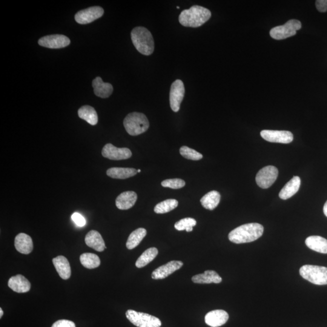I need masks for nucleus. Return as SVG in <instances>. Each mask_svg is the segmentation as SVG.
Masks as SVG:
<instances>
[{
    "mask_svg": "<svg viewBox=\"0 0 327 327\" xmlns=\"http://www.w3.org/2000/svg\"><path fill=\"white\" fill-rule=\"evenodd\" d=\"M80 118L85 120L92 126L96 125L98 122V117L94 108L90 106H82L78 111Z\"/></svg>",
    "mask_w": 327,
    "mask_h": 327,
    "instance_id": "nucleus-26",
    "label": "nucleus"
},
{
    "mask_svg": "<svg viewBox=\"0 0 327 327\" xmlns=\"http://www.w3.org/2000/svg\"><path fill=\"white\" fill-rule=\"evenodd\" d=\"M8 286L14 292L18 294L30 292L31 288L30 281L22 274L11 277L8 281Z\"/></svg>",
    "mask_w": 327,
    "mask_h": 327,
    "instance_id": "nucleus-16",
    "label": "nucleus"
},
{
    "mask_svg": "<svg viewBox=\"0 0 327 327\" xmlns=\"http://www.w3.org/2000/svg\"><path fill=\"white\" fill-rule=\"evenodd\" d=\"M316 6L320 12H326L327 11V0H317L316 1Z\"/></svg>",
    "mask_w": 327,
    "mask_h": 327,
    "instance_id": "nucleus-37",
    "label": "nucleus"
},
{
    "mask_svg": "<svg viewBox=\"0 0 327 327\" xmlns=\"http://www.w3.org/2000/svg\"><path fill=\"white\" fill-rule=\"evenodd\" d=\"M184 94V85L182 80H176L172 83L170 91V104L172 110L174 112L180 110Z\"/></svg>",
    "mask_w": 327,
    "mask_h": 327,
    "instance_id": "nucleus-9",
    "label": "nucleus"
},
{
    "mask_svg": "<svg viewBox=\"0 0 327 327\" xmlns=\"http://www.w3.org/2000/svg\"><path fill=\"white\" fill-rule=\"evenodd\" d=\"M302 24L299 20H291L285 24L272 28L270 32L272 38L277 40H284L296 35V32L300 30Z\"/></svg>",
    "mask_w": 327,
    "mask_h": 327,
    "instance_id": "nucleus-7",
    "label": "nucleus"
},
{
    "mask_svg": "<svg viewBox=\"0 0 327 327\" xmlns=\"http://www.w3.org/2000/svg\"><path fill=\"white\" fill-rule=\"evenodd\" d=\"M300 274L304 279L315 285L327 284V268L325 266H303L300 270Z\"/></svg>",
    "mask_w": 327,
    "mask_h": 327,
    "instance_id": "nucleus-5",
    "label": "nucleus"
},
{
    "mask_svg": "<svg viewBox=\"0 0 327 327\" xmlns=\"http://www.w3.org/2000/svg\"><path fill=\"white\" fill-rule=\"evenodd\" d=\"M124 128L132 136H137L146 132L149 128V122L144 114L132 112L128 114L124 120Z\"/></svg>",
    "mask_w": 327,
    "mask_h": 327,
    "instance_id": "nucleus-4",
    "label": "nucleus"
},
{
    "mask_svg": "<svg viewBox=\"0 0 327 327\" xmlns=\"http://www.w3.org/2000/svg\"><path fill=\"white\" fill-rule=\"evenodd\" d=\"M212 14L208 8L193 6L189 10H184L179 16L180 24L185 27L198 28L210 18Z\"/></svg>",
    "mask_w": 327,
    "mask_h": 327,
    "instance_id": "nucleus-2",
    "label": "nucleus"
},
{
    "mask_svg": "<svg viewBox=\"0 0 327 327\" xmlns=\"http://www.w3.org/2000/svg\"><path fill=\"white\" fill-rule=\"evenodd\" d=\"M15 246L17 251L22 254H28L33 250L32 240L28 234L22 233L16 237Z\"/></svg>",
    "mask_w": 327,
    "mask_h": 327,
    "instance_id": "nucleus-18",
    "label": "nucleus"
},
{
    "mask_svg": "<svg viewBox=\"0 0 327 327\" xmlns=\"http://www.w3.org/2000/svg\"><path fill=\"white\" fill-rule=\"evenodd\" d=\"M158 254V250L156 248H152L146 250L140 255L136 260V266L138 268H142L151 262Z\"/></svg>",
    "mask_w": 327,
    "mask_h": 327,
    "instance_id": "nucleus-29",
    "label": "nucleus"
},
{
    "mask_svg": "<svg viewBox=\"0 0 327 327\" xmlns=\"http://www.w3.org/2000/svg\"><path fill=\"white\" fill-rule=\"evenodd\" d=\"M80 260L82 266L88 269L98 268L101 264L100 258L94 254H83L80 256Z\"/></svg>",
    "mask_w": 327,
    "mask_h": 327,
    "instance_id": "nucleus-30",
    "label": "nucleus"
},
{
    "mask_svg": "<svg viewBox=\"0 0 327 327\" xmlns=\"http://www.w3.org/2000/svg\"><path fill=\"white\" fill-rule=\"evenodd\" d=\"M52 327H76V326L72 321L62 320L56 321Z\"/></svg>",
    "mask_w": 327,
    "mask_h": 327,
    "instance_id": "nucleus-36",
    "label": "nucleus"
},
{
    "mask_svg": "<svg viewBox=\"0 0 327 327\" xmlns=\"http://www.w3.org/2000/svg\"><path fill=\"white\" fill-rule=\"evenodd\" d=\"M140 170H138V173H140Z\"/></svg>",
    "mask_w": 327,
    "mask_h": 327,
    "instance_id": "nucleus-40",
    "label": "nucleus"
},
{
    "mask_svg": "<svg viewBox=\"0 0 327 327\" xmlns=\"http://www.w3.org/2000/svg\"><path fill=\"white\" fill-rule=\"evenodd\" d=\"M72 220L77 226H83L86 225L85 218L78 213H74L72 215Z\"/></svg>",
    "mask_w": 327,
    "mask_h": 327,
    "instance_id": "nucleus-35",
    "label": "nucleus"
},
{
    "mask_svg": "<svg viewBox=\"0 0 327 327\" xmlns=\"http://www.w3.org/2000/svg\"><path fill=\"white\" fill-rule=\"evenodd\" d=\"M192 281L196 284H219L222 282V278L214 270H206L202 274L195 275L192 278Z\"/></svg>",
    "mask_w": 327,
    "mask_h": 327,
    "instance_id": "nucleus-25",
    "label": "nucleus"
},
{
    "mask_svg": "<svg viewBox=\"0 0 327 327\" xmlns=\"http://www.w3.org/2000/svg\"><path fill=\"white\" fill-rule=\"evenodd\" d=\"M178 10H180V7H177Z\"/></svg>",
    "mask_w": 327,
    "mask_h": 327,
    "instance_id": "nucleus-41",
    "label": "nucleus"
},
{
    "mask_svg": "<svg viewBox=\"0 0 327 327\" xmlns=\"http://www.w3.org/2000/svg\"><path fill=\"white\" fill-rule=\"evenodd\" d=\"M134 46L140 53L150 56L154 52V40L150 32L144 27L134 28L131 32Z\"/></svg>",
    "mask_w": 327,
    "mask_h": 327,
    "instance_id": "nucleus-3",
    "label": "nucleus"
},
{
    "mask_svg": "<svg viewBox=\"0 0 327 327\" xmlns=\"http://www.w3.org/2000/svg\"><path fill=\"white\" fill-rule=\"evenodd\" d=\"M2 315H4V311H2V308H0V318H2Z\"/></svg>",
    "mask_w": 327,
    "mask_h": 327,
    "instance_id": "nucleus-39",
    "label": "nucleus"
},
{
    "mask_svg": "<svg viewBox=\"0 0 327 327\" xmlns=\"http://www.w3.org/2000/svg\"><path fill=\"white\" fill-rule=\"evenodd\" d=\"M178 206V200L174 199H168L160 202L154 206V212L158 214L168 213L174 210Z\"/></svg>",
    "mask_w": 327,
    "mask_h": 327,
    "instance_id": "nucleus-31",
    "label": "nucleus"
},
{
    "mask_svg": "<svg viewBox=\"0 0 327 327\" xmlns=\"http://www.w3.org/2000/svg\"><path fill=\"white\" fill-rule=\"evenodd\" d=\"M220 194L217 191H211L200 199L202 206L209 210H213L219 204Z\"/></svg>",
    "mask_w": 327,
    "mask_h": 327,
    "instance_id": "nucleus-27",
    "label": "nucleus"
},
{
    "mask_svg": "<svg viewBox=\"0 0 327 327\" xmlns=\"http://www.w3.org/2000/svg\"><path fill=\"white\" fill-rule=\"evenodd\" d=\"M92 86L94 94L102 98H107L111 96L114 91L112 85L110 83L103 82L100 76L93 80Z\"/></svg>",
    "mask_w": 327,
    "mask_h": 327,
    "instance_id": "nucleus-21",
    "label": "nucleus"
},
{
    "mask_svg": "<svg viewBox=\"0 0 327 327\" xmlns=\"http://www.w3.org/2000/svg\"><path fill=\"white\" fill-rule=\"evenodd\" d=\"M126 317L132 324L138 327H160L162 322L156 317L144 312H137L128 310L126 314Z\"/></svg>",
    "mask_w": 327,
    "mask_h": 327,
    "instance_id": "nucleus-6",
    "label": "nucleus"
},
{
    "mask_svg": "<svg viewBox=\"0 0 327 327\" xmlns=\"http://www.w3.org/2000/svg\"><path fill=\"white\" fill-rule=\"evenodd\" d=\"M300 179L299 176H294L286 184L284 187L280 192L279 196L280 199L286 200L290 198L300 190Z\"/></svg>",
    "mask_w": 327,
    "mask_h": 327,
    "instance_id": "nucleus-22",
    "label": "nucleus"
},
{
    "mask_svg": "<svg viewBox=\"0 0 327 327\" xmlns=\"http://www.w3.org/2000/svg\"><path fill=\"white\" fill-rule=\"evenodd\" d=\"M278 176V170L274 166H268L258 172L256 182L259 187L262 188H270L276 182Z\"/></svg>",
    "mask_w": 327,
    "mask_h": 327,
    "instance_id": "nucleus-8",
    "label": "nucleus"
},
{
    "mask_svg": "<svg viewBox=\"0 0 327 327\" xmlns=\"http://www.w3.org/2000/svg\"><path fill=\"white\" fill-rule=\"evenodd\" d=\"M229 316L228 312L222 310H215L208 312L206 315L205 322L212 327L220 326L228 322Z\"/></svg>",
    "mask_w": 327,
    "mask_h": 327,
    "instance_id": "nucleus-15",
    "label": "nucleus"
},
{
    "mask_svg": "<svg viewBox=\"0 0 327 327\" xmlns=\"http://www.w3.org/2000/svg\"><path fill=\"white\" fill-rule=\"evenodd\" d=\"M102 156L106 158L118 160L130 158L132 154L128 148H118L110 143H108L103 148Z\"/></svg>",
    "mask_w": 327,
    "mask_h": 327,
    "instance_id": "nucleus-12",
    "label": "nucleus"
},
{
    "mask_svg": "<svg viewBox=\"0 0 327 327\" xmlns=\"http://www.w3.org/2000/svg\"><path fill=\"white\" fill-rule=\"evenodd\" d=\"M263 232L264 226L260 224H246L231 231L228 239L235 244L251 242L262 236Z\"/></svg>",
    "mask_w": 327,
    "mask_h": 327,
    "instance_id": "nucleus-1",
    "label": "nucleus"
},
{
    "mask_svg": "<svg viewBox=\"0 0 327 327\" xmlns=\"http://www.w3.org/2000/svg\"><path fill=\"white\" fill-rule=\"evenodd\" d=\"M324 213L325 214L326 216L327 217V200L324 206Z\"/></svg>",
    "mask_w": 327,
    "mask_h": 327,
    "instance_id": "nucleus-38",
    "label": "nucleus"
},
{
    "mask_svg": "<svg viewBox=\"0 0 327 327\" xmlns=\"http://www.w3.org/2000/svg\"><path fill=\"white\" fill-rule=\"evenodd\" d=\"M52 262L60 278L64 280L70 279L71 276V268L67 258L58 256L54 258Z\"/></svg>",
    "mask_w": 327,
    "mask_h": 327,
    "instance_id": "nucleus-20",
    "label": "nucleus"
},
{
    "mask_svg": "<svg viewBox=\"0 0 327 327\" xmlns=\"http://www.w3.org/2000/svg\"><path fill=\"white\" fill-rule=\"evenodd\" d=\"M147 234L144 228H139L134 231L128 236L126 246L128 250H132L138 246Z\"/></svg>",
    "mask_w": 327,
    "mask_h": 327,
    "instance_id": "nucleus-28",
    "label": "nucleus"
},
{
    "mask_svg": "<svg viewBox=\"0 0 327 327\" xmlns=\"http://www.w3.org/2000/svg\"><path fill=\"white\" fill-rule=\"evenodd\" d=\"M138 173L134 168H108L106 172L107 176L112 178L124 180L132 177Z\"/></svg>",
    "mask_w": 327,
    "mask_h": 327,
    "instance_id": "nucleus-24",
    "label": "nucleus"
},
{
    "mask_svg": "<svg viewBox=\"0 0 327 327\" xmlns=\"http://www.w3.org/2000/svg\"><path fill=\"white\" fill-rule=\"evenodd\" d=\"M306 244L310 249L320 254H327V240L320 236H311L306 238Z\"/></svg>",
    "mask_w": 327,
    "mask_h": 327,
    "instance_id": "nucleus-23",
    "label": "nucleus"
},
{
    "mask_svg": "<svg viewBox=\"0 0 327 327\" xmlns=\"http://www.w3.org/2000/svg\"><path fill=\"white\" fill-rule=\"evenodd\" d=\"M70 44V40L63 35L47 36L38 40V44L41 46L50 48H61L67 47Z\"/></svg>",
    "mask_w": 327,
    "mask_h": 327,
    "instance_id": "nucleus-13",
    "label": "nucleus"
},
{
    "mask_svg": "<svg viewBox=\"0 0 327 327\" xmlns=\"http://www.w3.org/2000/svg\"><path fill=\"white\" fill-rule=\"evenodd\" d=\"M137 194L132 191L122 192L116 199V206L120 210H128L136 204Z\"/></svg>",
    "mask_w": 327,
    "mask_h": 327,
    "instance_id": "nucleus-17",
    "label": "nucleus"
},
{
    "mask_svg": "<svg viewBox=\"0 0 327 327\" xmlns=\"http://www.w3.org/2000/svg\"><path fill=\"white\" fill-rule=\"evenodd\" d=\"M263 139L268 142L289 144L294 140V134L286 130H264L260 132Z\"/></svg>",
    "mask_w": 327,
    "mask_h": 327,
    "instance_id": "nucleus-11",
    "label": "nucleus"
},
{
    "mask_svg": "<svg viewBox=\"0 0 327 327\" xmlns=\"http://www.w3.org/2000/svg\"><path fill=\"white\" fill-rule=\"evenodd\" d=\"M103 14L104 10L102 7L93 6L79 11L74 16V20L79 24H86L101 18Z\"/></svg>",
    "mask_w": 327,
    "mask_h": 327,
    "instance_id": "nucleus-10",
    "label": "nucleus"
},
{
    "mask_svg": "<svg viewBox=\"0 0 327 327\" xmlns=\"http://www.w3.org/2000/svg\"><path fill=\"white\" fill-rule=\"evenodd\" d=\"M183 263L180 260H172L165 265L160 266L152 272L154 280H163L182 268Z\"/></svg>",
    "mask_w": 327,
    "mask_h": 327,
    "instance_id": "nucleus-14",
    "label": "nucleus"
},
{
    "mask_svg": "<svg viewBox=\"0 0 327 327\" xmlns=\"http://www.w3.org/2000/svg\"><path fill=\"white\" fill-rule=\"evenodd\" d=\"M180 152L184 158L188 160H202L203 158L202 154L187 146H182L180 148Z\"/></svg>",
    "mask_w": 327,
    "mask_h": 327,
    "instance_id": "nucleus-32",
    "label": "nucleus"
},
{
    "mask_svg": "<svg viewBox=\"0 0 327 327\" xmlns=\"http://www.w3.org/2000/svg\"><path fill=\"white\" fill-rule=\"evenodd\" d=\"M196 225V220L192 218H186L180 220L174 224V228L178 231L186 230Z\"/></svg>",
    "mask_w": 327,
    "mask_h": 327,
    "instance_id": "nucleus-33",
    "label": "nucleus"
},
{
    "mask_svg": "<svg viewBox=\"0 0 327 327\" xmlns=\"http://www.w3.org/2000/svg\"><path fill=\"white\" fill-rule=\"evenodd\" d=\"M86 245L97 252H102L106 248L104 240L101 234L96 230H91L85 237Z\"/></svg>",
    "mask_w": 327,
    "mask_h": 327,
    "instance_id": "nucleus-19",
    "label": "nucleus"
},
{
    "mask_svg": "<svg viewBox=\"0 0 327 327\" xmlns=\"http://www.w3.org/2000/svg\"><path fill=\"white\" fill-rule=\"evenodd\" d=\"M162 185L164 188L179 189L184 187L186 182L184 180L182 179H168L163 180L162 182Z\"/></svg>",
    "mask_w": 327,
    "mask_h": 327,
    "instance_id": "nucleus-34",
    "label": "nucleus"
}]
</instances>
